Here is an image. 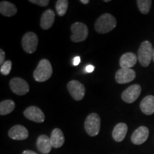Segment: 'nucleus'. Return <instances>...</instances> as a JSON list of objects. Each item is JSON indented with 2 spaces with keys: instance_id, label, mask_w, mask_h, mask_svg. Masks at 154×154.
<instances>
[{
  "instance_id": "8",
  "label": "nucleus",
  "mask_w": 154,
  "mask_h": 154,
  "mask_svg": "<svg viewBox=\"0 0 154 154\" xmlns=\"http://www.w3.org/2000/svg\"><path fill=\"white\" fill-rule=\"evenodd\" d=\"M9 86H10L11 91L19 96L24 95L29 91V85L28 83L24 79L19 78V77L11 79L9 82Z\"/></svg>"
},
{
  "instance_id": "16",
  "label": "nucleus",
  "mask_w": 154,
  "mask_h": 154,
  "mask_svg": "<svg viewBox=\"0 0 154 154\" xmlns=\"http://www.w3.org/2000/svg\"><path fill=\"white\" fill-rule=\"evenodd\" d=\"M55 14L52 9H47L42 14L40 21V26L43 29H49L52 26L54 22Z\"/></svg>"
},
{
  "instance_id": "17",
  "label": "nucleus",
  "mask_w": 154,
  "mask_h": 154,
  "mask_svg": "<svg viewBox=\"0 0 154 154\" xmlns=\"http://www.w3.org/2000/svg\"><path fill=\"white\" fill-rule=\"evenodd\" d=\"M140 110L146 115L154 113V96L149 95L146 96L140 103Z\"/></svg>"
},
{
  "instance_id": "24",
  "label": "nucleus",
  "mask_w": 154,
  "mask_h": 154,
  "mask_svg": "<svg viewBox=\"0 0 154 154\" xmlns=\"http://www.w3.org/2000/svg\"><path fill=\"white\" fill-rule=\"evenodd\" d=\"M11 66H12V63H11V61L7 60L5 61V63L2 65L1 68H0V72H1V74L5 75V76L9 75L11 72Z\"/></svg>"
},
{
  "instance_id": "3",
  "label": "nucleus",
  "mask_w": 154,
  "mask_h": 154,
  "mask_svg": "<svg viewBox=\"0 0 154 154\" xmlns=\"http://www.w3.org/2000/svg\"><path fill=\"white\" fill-rule=\"evenodd\" d=\"M153 47L149 41H144L140 44L138 51V60L141 66L148 67L153 59Z\"/></svg>"
},
{
  "instance_id": "6",
  "label": "nucleus",
  "mask_w": 154,
  "mask_h": 154,
  "mask_svg": "<svg viewBox=\"0 0 154 154\" xmlns=\"http://www.w3.org/2000/svg\"><path fill=\"white\" fill-rule=\"evenodd\" d=\"M23 49L28 54H32L36 50L38 45V36L34 32H27L23 36L22 40Z\"/></svg>"
},
{
  "instance_id": "11",
  "label": "nucleus",
  "mask_w": 154,
  "mask_h": 154,
  "mask_svg": "<svg viewBox=\"0 0 154 154\" xmlns=\"http://www.w3.org/2000/svg\"><path fill=\"white\" fill-rule=\"evenodd\" d=\"M136 78V72L131 69H120L116 73L115 79L118 84L129 83Z\"/></svg>"
},
{
  "instance_id": "25",
  "label": "nucleus",
  "mask_w": 154,
  "mask_h": 154,
  "mask_svg": "<svg viewBox=\"0 0 154 154\" xmlns=\"http://www.w3.org/2000/svg\"><path fill=\"white\" fill-rule=\"evenodd\" d=\"M29 2L35 4L40 7H46L49 5V1L48 0H29Z\"/></svg>"
},
{
  "instance_id": "23",
  "label": "nucleus",
  "mask_w": 154,
  "mask_h": 154,
  "mask_svg": "<svg viewBox=\"0 0 154 154\" xmlns=\"http://www.w3.org/2000/svg\"><path fill=\"white\" fill-rule=\"evenodd\" d=\"M69 7V1L67 0H58L56 3V10L59 16L62 17L66 14Z\"/></svg>"
},
{
  "instance_id": "2",
  "label": "nucleus",
  "mask_w": 154,
  "mask_h": 154,
  "mask_svg": "<svg viewBox=\"0 0 154 154\" xmlns=\"http://www.w3.org/2000/svg\"><path fill=\"white\" fill-rule=\"evenodd\" d=\"M53 73L51 63L47 59H42L34 70L33 76L34 79L38 82H44L49 79Z\"/></svg>"
},
{
  "instance_id": "28",
  "label": "nucleus",
  "mask_w": 154,
  "mask_h": 154,
  "mask_svg": "<svg viewBox=\"0 0 154 154\" xmlns=\"http://www.w3.org/2000/svg\"><path fill=\"white\" fill-rule=\"evenodd\" d=\"M94 66H92V65H88V66H86L85 68V72L87 73H91L94 72Z\"/></svg>"
},
{
  "instance_id": "22",
  "label": "nucleus",
  "mask_w": 154,
  "mask_h": 154,
  "mask_svg": "<svg viewBox=\"0 0 154 154\" xmlns=\"http://www.w3.org/2000/svg\"><path fill=\"white\" fill-rule=\"evenodd\" d=\"M136 3H137L138 9L142 14H149L150 10H151L152 1L151 0H137Z\"/></svg>"
},
{
  "instance_id": "7",
  "label": "nucleus",
  "mask_w": 154,
  "mask_h": 154,
  "mask_svg": "<svg viewBox=\"0 0 154 154\" xmlns=\"http://www.w3.org/2000/svg\"><path fill=\"white\" fill-rule=\"evenodd\" d=\"M69 94L76 101H81L85 96V86L76 80H72L67 84Z\"/></svg>"
},
{
  "instance_id": "5",
  "label": "nucleus",
  "mask_w": 154,
  "mask_h": 154,
  "mask_svg": "<svg viewBox=\"0 0 154 154\" xmlns=\"http://www.w3.org/2000/svg\"><path fill=\"white\" fill-rule=\"evenodd\" d=\"M72 35L71 36V40L72 42H84L88 37V30L87 26L82 22H75L71 26Z\"/></svg>"
},
{
  "instance_id": "21",
  "label": "nucleus",
  "mask_w": 154,
  "mask_h": 154,
  "mask_svg": "<svg viewBox=\"0 0 154 154\" xmlns=\"http://www.w3.org/2000/svg\"><path fill=\"white\" fill-rule=\"evenodd\" d=\"M15 103L12 100L8 99L2 101L0 103V114L1 116L7 115L14 111Z\"/></svg>"
},
{
  "instance_id": "18",
  "label": "nucleus",
  "mask_w": 154,
  "mask_h": 154,
  "mask_svg": "<svg viewBox=\"0 0 154 154\" xmlns=\"http://www.w3.org/2000/svg\"><path fill=\"white\" fill-rule=\"evenodd\" d=\"M128 131V126L124 123H119L113 128L112 132L113 138L115 141L121 142L126 137Z\"/></svg>"
},
{
  "instance_id": "29",
  "label": "nucleus",
  "mask_w": 154,
  "mask_h": 154,
  "mask_svg": "<svg viewBox=\"0 0 154 154\" xmlns=\"http://www.w3.org/2000/svg\"><path fill=\"white\" fill-rule=\"evenodd\" d=\"M22 154H38V153H36V152H34L33 151H30V150H26V151H23Z\"/></svg>"
},
{
  "instance_id": "12",
  "label": "nucleus",
  "mask_w": 154,
  "mask_h": 154,
  "mask_svg": "<svg viewBox=\"0 0 154 154\" xmlns=\"http://www.w3.org/2000/svg\"><path fill=\"white\" fill-rule=\"evenodd\" d=\"M149 136V130L146 126H140L134 131L131 135V142L135 145H140L147 140Z\"/></svg>"
},
{
  "instance_id": "27",
  "label": "nucleus",
  "mask_w": 154,
  "mask_h": 154,
  "mask_svg": "<svg viewBox=\"0 0 154 154\" xmlns=\"http://www.w3.org/2000/svg\"><path fill=\"white\" fill-rule=\"evenodd\" d=\"M80 62H81L80 57H75L74 59H73L72 63H73V65H74V66H78V65L80 63Z\"/></svg>"
},
{
  "instance_id": "20",
  "label": "nucleus",
  "mask_w": 154,
  "mask_h": 154,
  "mask_svg": "<svg viewBox=\"0 0 154 154\" xmlns=\"http://www.w3.org/2000/svg\"><path fill=\"white\" fill-rule=\"evenodd\" d=\"M0 12L3 16L12 17L17 14V8L14 4L2 1L0 3Z\"/></svg>"
},
{
  "instance_id": "26",
  "label": "nucleus",
  "mask_w": 154,
  "mask_h": 154,
  "mask_svg": "<svg viewBox=\"0 0 154 154\" xmlns=\"http://www.w3.org/2000/svg\"><path fill=\"white\" fill-rule=\"evenodd\" d=\"M5 53L2 49H0V64L2 65L5 63Z\"/></svg>"
},
{
  "instance_id": "13",
  "label": "nucleus",
  "mask_w": 154,
  "mask_h": 154,
  "mask_svg": "<svg viewBox=\"0 0 154 154\" xmlns=\"http://www.w3.org/2000/svg\"><path fill=\"white\" fill-rule=\"evenodd\" d=\"M8 135L11 139L22 140L28 138L29 131L22 125H15L9 129Z\"/></svg>"
},
{
  "instance_id": "14",
  "label": "nucleus",
  "mask_w": 154,
  "mask_h": 154,
  "mask_svg": "<svg viewBox=\"0 0 154 154\" xmlns=\"http://www.w3.org/2000/svg\"><path fill=\"white\" fill-rule=\"evenodd\" d=\"M36 147L38 151L43 154H48L50 153L52 145H51L50 138L46 135H41L39 136L36 140Z\"/></svg>"
},
{
  "instance_id": "32",
  "label": "nucleus",
  "mask_w": 154,
  "mask_h": 154,
  "mask_svg": "<svg viewBox=\"0 0 154 154\" xmlns=\"http://www.w3.org/2000/svg\"><path fill=\"white\" fill-rule=\"evenodd\" d=\"M104 2H110V0H104Z\"/></svg>"
},
{
  "instance_id": "1",
  "label": "nucleus",
  "mask_w": 154,
  "mask_h": 154,
  "mask_svg": "<svg viewBox=\"0 0 154 154\" xmlns=\"http://www.w3.org/2000/svg\"><path fill=\"white\" fill-rule=\"evenodd\" d=\"M115 17L110 14H102L97 19L94 25L95 29L99 34H106L112 31L116 26Z\"/></svg>"
},
{
  "instance_id": "30",
  "label": "nucleus",
  "mask_w": 154,
  "mask_h": 154,
  "mask_svg": "<svg viewBox=\"0 0 154 154\" xmlns=\"http://www.w3.org/2000/svg\"><path fill=\"white\" fill-rule=\"evenodd\" d=\"M80 2L84 5H87V4L89 3V0H81Z\"/></svg>"
},
{
  "instance_id": "4",
  "label": "nucleus",
  "mask_w": 154,
  "mask_h": 154,
  "mask_svg": "<svg viewBox=\"0 0 154 154\" xmlns=\"http://www.w3.org/2000/svg\"><path fill=\"white\" fill-rule=\"evenodd\" d=\"M84 128L90 136H96L99 134L101 128V119L96 113H92L86 117Z\"/></svg>"
},
{
  "instance_id": "15",
  "label": "nucleus",
  "mask_w": 154,
  "mask_h": 154,
  "mask_svg": "<svg viewBox=\"0 0 154 154\" xmlns=\"http://www.w3.org/2000/svg\"><path fill=\"white\" fill-rule=\"evenodd\" d=\"M137 60L138 57L135 54L132 52L125 53L121 57L119 64L121 69H131L136 65Z\"/></svg>"
},
{
  "instance_id": "31",
  "label": "nucleus",
  "mask_w": 154,
  "mask_h": 154,
  "mask_svg": "<svg viewBox=\"0 0 154 154\" xmlns=\"http://www.w3.org/2000/svg\"><path fill=\"white\" fill-rule=\"evenodd\" d=\"M153 60L154 61V48H153Z\"/></svg>"
},
{
  "instance_id": "10",
  "label": "nucleus",
  "mask_w": 154,
  "mask_h": 154,
  "mask_svg": "<svg viewBox=\"0 0 154 154\" xmlns=\"http://www.w3.org/2000/svg\"><path fill=\"white\" fill-rule=\"evenodd\" d=\"M24 115L29 120L36 123H43L45 116L43 111L37 106H29L24 111Z\"/></svg>"
},
{
  "instance_id": "9",
  "label": "nucleus",
  "mask_w": 154,
  "mask_h": 154,
  "mask_svg": "<svg viewBox=\"0 0 154 154\" xmlns=\"http://www.w3.org/2000/svg\"><path fill=\"white\" fill-rule=\"evenodd\" d=\"M140 92H141V87L138 84H134L127 88L121 94V98L123 101L128 103H134L139 97Z\"/></svg>"
},
{
  "instance_id": "19",
  "label": "nucleus",
  "mask_w": 154,
  "mask_h": 154,
  "mask_svg": "<svg viewBox=\"0 0 154 154\" xmlns=\"http://www.w3.org/2000/svg\"><path fill=\"white\" fill-rule=\"evenodd\" d=\"M50 140H51V143L53 148L58 149V148L61 147L64 143L65 140L62 131L60 128H54L51 134Z\"/></svg>"
}]
</instances>
